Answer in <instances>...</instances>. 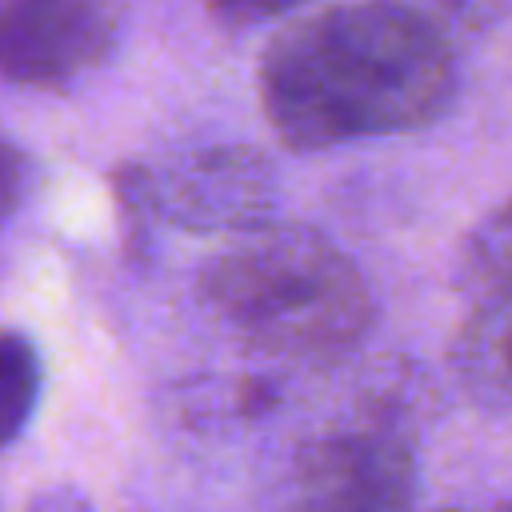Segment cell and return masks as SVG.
Instances as JSON below:
<instances>
[{
	"label": "cell",
	"instance_id": "obj_1",
	"mask_svg": "<svg viewBox=\"0 0 512 512\" xmlns=\"http://www.w3.org/2000/svg\"><path fill=\"white\" fill-rule=\"evenodd\" d=\"M456 96V48L396 0L292 20L260 56V108L292 152L424 128Z\"/></svg>",
	"mask_w": 512,
	"mask_h": 512
},
{
	"label": "cell",
	"instance_id": "obj_2",
	"mask_svg": "<svg viewBox=\"0 0 512 512\" xmlns=\"http://www.w3.org/2000/svg\"><path fill=\"white\" fill-rule=\"evenodd\" d=\"M200 300L256 352L292 360L336 356L372 324L360 268L308 224L236 232L200 268Z\"/></svg>",
	"mask_w": 512,
	"mask_h": 512
},
{
	"label": "cell",
	"instance_id": "obj_3",
	"mask_svg": "<svg viewBox=\"0 0 512 512\" xmlns=\"http://www.w3.org/2000/svg\"><path fill=\"white\" fill-rule=\"evenodd\" d=\"M276 196L268 160L244 144L184 148L156 168H124L120 200L128 220H164L188 232H248L260 228Z\"/></svg>",
	"mask_w": 512,
	"mask_h": 512
},
{
	"label": "cell",
	"instance_id": "obj_4",
	"mask_svg": "<svg viewBox=\"0 0 512 512\" xmlns=\"http://www.w3.org/2000/svg\"><path fill=\"white\" fill-rule=\"evenodd\" d=\"M412 492V448L388 428H356L300 452L288 512H404Z\"/></svg>",
	"mask_w": 512,
	"mask_h": 512
},
{
	"label": "cell",
	"instance_id": "obj_5",
	"mask_svg": "<svg viewBox=\"0 0 512 512\" xmlns=\"http://www.w3.org/2000/svg\"><path fill=\"white\" fill-rule=\"evenodd\" d=\"M112 48L104 0H4L0 64L16 88H68Z\"/></svg>",
	"mask_w": 512,
	"mask_h": 512
},
{
	"label": "cell",
	"instance_id": "obj_6",
	"mask_svg": "<svg viewBox=\"0 0 512 512\" xmlns=\"http://www.w3.org/2000/svg\"><path fill=\"white\" fill-rule=\"evenodd\" d=\"M460 384L484 404H512V292L476 300L452 344Z\"/></svg>",
	"mask_w": 512,
	"mask_h": 512
},
{
	"label": "cell",
	"instance_id": "obj_7",
	"mask_svg": "<svg viewBox=\"0 0 512 512\" xmlns=\"http://www.w3.org/2000/svg\"><path fill=\"white\" fill-rule=\"evenodd\" d=\"M456 272L476 300L512 292V196L496 204L484 220H476V228L460 244Z\"/></svg>",
	"mask_w": 512,
	"mask_h": 512
},
{
	"label": "cell",
	"instance_id": "obj_8",
	"mask_svg": "<svg viewBox=\"0 0 512 512\" xmlns=\"http://www.w3.org/2000/svg\"><path fill=\"white\" fill-rule=\"evenodd\" d=\"M40 352L36 344L8 328L4 344H0V428H4V444H16L36 412L40 400Z\"/></svg>",
	"mask_w": 512,
	"mask_h": 512
},
{
	"label": "cell",
	"instance_id": "obj_9",
	"mask_svg": "<svg viewBox=\"0 0 512 512\" xmlns=\"http://www.w3.org/2000/svg\"><path fill=\"white\" fill-rule=\"evenodd\" d=\"M396 4H404L412 16H420L428 28H436L456 48L460 40L488 28L504 0H396Z\"/></svg>",
	"mask_w": 512,
	"mask_h": 512
},
{
	"label": "cell",
	"instance_id": "obj_10",
	"mask_svg": "<svg viewBox=\"0 0 512 512\" xmlns=\"http://www.w3.org/2000/svg\"><path fill=\"white\" fill-rule=\"evenodd\" d=\"M304 0H204L208 16L220 28H252V24H268L276 16H284L288 8H296Z\"/></svg>",
	"mask_w": 512,
	"mask_h": 512
},
{
	"label": "cell",
	"instance_id": "obj_11",
	"mask_svg": "<svg viewBox=\"0 0 512 512\" xmlns=\"http://www.w3.org/2000/svg\"><path fill=\"white\" fill-rule=\"evenodd\" d=\"M24 512H92V504L76 488H44V492L28 496Z\"/></svg>",
	"mask_w": 512,
	"mask_h": 512
},
{
	"label": "cell",
	"instance_id": "obj_12",
	"mask_svg": "<svg viewBox=\"0 0 512 512\" xmlns=\"http://www.w3.org/2000/svg\"><path fill=\"white\" fill-rule=\"evenodd\" d=\"M20 172H24V156L8 144L4 148V212L12 216L16 204H20Z\"/></svg>",
	"mask_w": 512,
	"mask_h": 512
},
{
	"label": "cell",
	"instance_id": "obj_13",
	"mask_svg": "<svg viewBox=\"0 0 512 512\" xmlns=\"http://www.w3.org/2000/svg\"><path fill=\"white\" fill-rule=\"evenodd\" d=\"M444 512H456V508H444Z\"/></svg>",
	"mask_w": 512,
	"mask_h": 512
}]
</instances>
